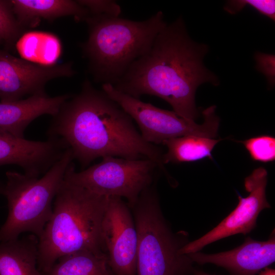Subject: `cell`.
Returning a JSON list of instances; mask_svg holds the SVG:
<instances>
[{
	"instance_id": "7",
	"label": "cell",
	"mask_w": 275,
	"mask_h": 275,
	"mask_svg": "<svg viewBox=\"0 0 275 275\" xmlns=\"http://www.w3.org/2000/svg\"><path fill=\"white\" fill-rule=\"evenodd\" d=\"M157 168V164L149 159L108 156L80 172L75 171L72 163L64 180L99 195L124 198L130 208L141 193L154 182Z\"/></svg>"
},
{
	"instance_id": "22",
	"label": "cell",
	"mask_w": 275,
	"mask_h": 275,
	"mask_svg": "<svg viewBox=\"0 0 275 275\" xmlns=\"http://www.w3.org/2000/svg\"><path fill=\"white\" fill-rule=\"evenodd\" d=\"M246 5H249L272 20L275 19V1L274 0H235L228 1L224 10L231 14H236Z\"/></svg>"
},
{
	"instance_id": "2",
	"label": "cell",
	"mask_w": 275,
	"mask_h": 275,
	"mask_svg": "<svg viewBox=\"0 0 275 275\" xmlns=\"http://www.w3.org/2000/svg\"><path fill=\"white\" fill-rule=\"evenodd\" d=\"M207 45L193 40L182 16L166 24L149 50L130 66L113 86L117 90L139 98L143 95L167 101L179 117L195 121L197 89L202 84H219L217 76L204 65Z\"/></svg>"
},
{
	"instance_id": "4",
	"label": "cell",
	"mask_w": 275,
	"mask_h": 275,
	"mask_svg": "<svg viewBox=\"0 0 275 275\" xmlns=\"http://www.w3.org/2000/svg\"><path fill=\"white\" fill-rule=\"evenodd\" d=\"M88 37L80 46L94 81L114 86L132 63L150 48L167 23L162 11L134 21L107 15H90L85 21Z\"/></svg>"
},
{
	"instance_id": "18",
	"label": "cell",
	"mask_w": 275,
	"mask_h": 275,
	"mask_svg": "<svg viewBox=\"0 0 275 275\" xmlns=\"http://www.w3.org/2000/svg\"><path fill=\"white\" fill-rule=\"evenodd\" d=\"M221 139L197 135H184L170 139L162 144L167 148L163 154V164L196 162L212 159V152Z\"/></svg>"
},
{
	"instance_id": "26",
	"label": "cell",
	"mask_w": 275,
	"mask_h": 275,
	"mask_svg": "<svg viewBox=\"0 0 275 275\" xmlns=\"http://www.w3.org/2000/svg\"><path fill=\"white\" fill-rule=\"evenodd\" d=\"M193 275H211L201 271L195 270Z\"/></svg>"
},
{
	"instance_id": "6",
	"label": "cell",
	"mask_w": 275,
	"mask_h": 275,
	"mask_svg": "<svg viewBox=\"0 0 275 275\" xmlns=\"http://www.w3.org/2000/svg\"><path fill=\"white\" fill-rule=\"evenodd\" d=\"M156 179L130 208L138 234L136 275H193L194 262L180 250L189 241L174 233L161 209Z\"/></svg>"
},
{
	"instance_id": "24",
	"label": "cell",
	"mask_w": 275,
	"mask_h": 275,
	"mask_svg": "<svg viewBox=\"0 0 275 275\" xmlns=\"http://www.w3.org/2000/svg\"><path fill=\"white\" fill-rule=\"evenodd\" d=\"M257 67L266 77L268 84L274 83V55L257 52L255 55Z\"/></svg>"
},
{
	"instance_id": "21",
	"label": "cell",
	"mask_w": 275,
	"mask_h": 275,
	"mask_svg": "<svg viewBox=\"0 0 275 275\" xmlns=\"http://www.w3.org/2000/svg\"><path fill=\"white\" fill-rule=\"evenodd\" d=\"M244 146L251 159L262 163L275 160V138L269 135H260L239 142Z\"/></svg>"
},
{
	"instance_id": "12",
	"label": "cell",
	"mask_w": 275,
	"mask_h": 275,
	"mask_svg": "<svg viewBox=\"0 0 275 275\" xmlns=\"http://www.w3.org/2000/svg\"><path fill=\"white\" fill-rule=\"evenodd\" d=\"M67 149L58 139L32 141L0 129V167L16 165L23 170L24 174L32 177L44 175Z\"/></svg>"
},
{
	"instance_id": "3",
	"label": "cell",
	"mask_w": 275,
	"mask_h": 275,
	"mask_svg": "<svg viewBox=\"0 0 275 275\" xmlns=\"http://www.w3.org/2000/svg\"><path fill=\"white\" fill-rule=\"evenodd\" d=\"M108 200L64 179L51 217L38 239V267L42 273L69 254L105 253L101 227Z\"/></svg>"
},
{
	"instance_id": "14",
	"label": "cell",
	"mask_w": 275,
	"mask_h": 275,
	"mask_svg": "<svg viewBox=\"0 0 275 275\" xmlns=\"http://www.w3.org/2000/svg\"><path fill=\"white\" fill-rule=\"evenodd\" d=\"M72 95L50 97L46 93L11 102L0 101V129L23 138L29 124L44 115L54 116Z\"/></svg>"
},
{
	"instance_id": "20",
	"label": "cell",
	"mask_w": 275,
	"mask_h": 275,
	"mask_svg": "<svg viewBox=\"0 0 275 275\" xmlns=\"http://www.w3.org/2000/svg\"><path fill=\"white\" fill-rule=\"evenodd\" d=\"M24 30L14 15L11 1L0 0V45L12 48Z\"/></svg>"
},
{
	"instance_id": "5",
	"label": "cell",
	"mask_w": 275,
	"mask_h": 275,
	"mask_svg": "<svg viewBox=\"0 0 275 275\" xmlns=\"http://www.w3.org/2000/svg\"><path fill=\"white\" fill-rule=\"evenodd\" d=\"M74 160L67 148L62 156L41 177L15 171L6 173L2 195L8 216L0 227V242L15 240L24 233L38 239L52 212L54 199Z\"/></svg>"
},
{
	"instance_id": "15",
	"label": "cell",
	"mask_w": 275,
	"mask_h": 275,
	"mask_svg": "<svg viewBox=\"0 0 275 275\" xmlns=\"http://www.w3.org/2000/svg\"><path fill=\"white\" fill-rule=\"evenodd\" d=\"M14 15L25 30L34 27L40 20L52 21L63 16H72L77 21H85L90 15L89 11L77 1L12 0Z\"/></svg>"
},
{
	"instance_id": "1",
	"label": "cell",
	"mask_w": 275,
	"mask_h": 275,
	"mask_svg": "<svg viewBox=\"0 0 275 275\" xmlns=\"http://www.w3.org/2000/svg\"><path fill=\"white\" fill-rule=\"evenodd\" d=\"M48 138L61 140L82 168L99 157L149 159L165 174L160 148L146 142L131 118L88 79L52 117Z\"/></svg>"
},
{
	"instance_id": "8",
	"label": "cell",
	"mask_w": 275,
	"mask_h": 275,
	"mask_svg": "<svg viewBox=\"0 0 275 275\" xmlns=\"http://www.w3.org/2000/svg\"><path fill=\"white\" fill-rule=\"evenodd\" d=\"M102 90L135 121L141 135L147 142L160 144L168 139L197 135L215 139L219 125L215 105L202 112L204 122L199 124L186 120L174 111L163 109L117 90L110 84L102 85Z\"/></svg>"
},
{
	"instance_id": "9",
	"label": "cell",
	"mask_w": 275,
	"mask_h": 275,
	"mask_svg": "<svg viewBox=\"0 0 275 275\" xmlns=\"http://www.w3.org/2000/svg\"><path fill=\"white\" fill-rule=\"evenodd\" d=\"M101 234L114 274L136 275L138 234L131 210L123 199L108 197Z\"/></svg>"
},
{
	"instance_id": "23",
	"label": "cell",
	"mask_w": 275,
	"mask_h": 275,
	"mask_svg": "<svg viewBox=\"0 0 275 275\" xmlns=\"http://www.w3.org/2000/svg\"><path fill=\"white\" fill-rule=\"evenodd\" d=\"M77 2L85 7L90 15H107L119 17L121 8L114 0H78Z\"/></svg>"
},
{
	"instance_id": "17",
	"label": "cell",
	"mask_w": 275,
	"mask_h": 275,
	"mask_svg": "<svg viewBox=\"0 0 275 275\" xmlns=\"http://www.w3.org/2000/svg\"><path fill=\"white\" fill-rule=\"evenodd\" d=\"M15 47L20 58L44 66L57 64L62 52L60 39L44 31H25L17 39Z\"/></svg>"
},
{
	"instance_id": "27",
	"label": "cell",
	"mask_w": 275,
	"mask_h": 275,
	"mask_svg": "<svg viewBox=\"0 0 275 275\" xmlns=\"http://www.w3.org/2000/svg\"><path fill=\"white\" fill-rule=\"evenodd\" d=\"M3 185H4V183H3L0 181V194H2V191Z\"/></svg>"
},
{
	"instance_id": "19",
	"label": "cell",
	"mask_w": 275,
	"mask_h": 275,
	"mask_svg": "<svg viewBox=\"0 0 275 275\" xmlns=\"http://www.w3.org/2000/svg\"><path fill=\"white\" fill-rule=\"evenodd\" d=\"M42 275H114L105 253L81 251L64 255Z\"/></svg>"
},
{
	"instance_id": "10",
	"label": "cell",
	"mask_w": 275,
	"mask_h": 275,
	"mask_svg": "<svg viewBox=\"0 0 275 275\" xmlns=\"http://www.w3.org/2000/svg\"><path fill=\"white\" fill-rule=\"evenodd\" d=\"M268 173L263 167L253 171L244 179V186L249 193L243 198L238 195L237 206L218 225L206 234L193 241L188 242L180 250L184 255L199 252L206 245L218 240L237 234H246L256 226L261 211L270 207L266 197Z\"/></svg>"
},
{
	"instance_id": "16",
	"label": "cell",
	"mask_w": 275,
	"mask_h": 275,
	"mask_svg": "<svg viewBox=\"0 0 275 275\" xmlns=\"http://www.w3.org/2000/svg\"><path fill=\"white\" fill-rule=\"evenodd\" d=\"M37 261L38 238L35 235L0 242V275H42Z\"/></svg>"
},
{
	"instance_id": "11",
	"label": "cell",
	"mask_w": 275,
	"mask_h": 275,
	"mask_svg": "<svg viewBox=\"0 0 275 275\" xmlns=\"http://www.w3.org/2000/svg\"><path fill=\"white\" fill-rule=\"evenodd\" d=\"M72 65L68 62L41 66L0 48V101H14L25 96L45 93V86L50 80L70 77L76 73Z\"/></svg>"
},
{
	"instance_id": "13",
	"label": "cell",
	"mask_w": 275,
	"mask_h": 275,
	"mask_svg": "<svg viewBox=\"0 0 275 275\" xmlns=\"http://www.w3.org/2000/svg\"><path fill=\"white\" fill-rule=\"evenodd\" d=\"M187 255L194 263L216 265L227 270L230 275H257L275 261L274 231L266 241L248 237L241 245L230 251L215 254L198 252Z\"/></svg>"
},
{
	"instance_id": "25",
	"label": "cell",
	"mask_w": 275,
	"mask_h": 275,
	"mask_svg": "<svg viewBox=\"0 0 275 275\" xmlns=\"http://www.w3.org/2000/svg\"><path fill=\"white\" fill-rule=\"evenodd\" d=\"M258 275H275V270L272 268L266 267L261 270Z\"/></svg>"
}]
</instances>
